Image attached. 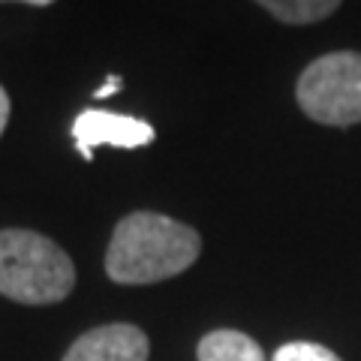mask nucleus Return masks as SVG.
I'll return each mask as SVG.
<instances>
[{
  "label": "nucleus",
  "mask_w": 361,
  "mask_h": 361,
  "mask_svg": "<svg viewBox=\"0 0 361 361\" xmlns=\"http://www.w3.org/2000/svg\"><path fill=\"white\" fill-rule=\"evenodd\" d=\"M256 4L283 25H316L334 16L343 0H256Z\"/></svg>",
  "instance_id": "7"
},
{
  "label": "nucleus",
  "mask_w": 361,
  "mask_h": 361,
  "mask_svg": "<svg viewBox=\"0 0 361 361\" xmlns=\"http://www.w3.org/2000/svg\"><path fill=\"white\" fill-rule=\"evenodd\" d=\"M121 85H123V78H121V75H109L106 82H103V87H99L94 97H97V99H106V97H111V94H118Z\"/></svg>",
  "instance_id": "9"
},
{
  "label": "nucleus",
  "mask_w": 361,
  "mask_h": 361,
  "mask_svg": "<svg viewBox=\"0 0 361 361\" xmlns=\"http://www.w3.org/2000/svg\"><path fill=\"white\" fill-rule=\"evenodd\" d=\"M18 4H27V6H51L54 0H18Z\"/></svg>",
  "instance_id": "11"
},
{
  "label": "nucleus",
  "mask_w": 361,
  "mask_h": 361,
  "mask_svg": "<svg viewBox=\"0 0 361 361\" xmlns=\"http://www.w3.org/2000/svg\"><path fill=\"white\" fill-rule=\"evenodd\" d=\"M199 361H265V353L253 337L235 329L211 331L199 341Z\"/></svg>",
  "instance_id": "6"
},
{
  "label": "nucleus",
  "mask_w": 361,
  "mask_h": 361,
  "mask_svg": "<svg viewBox=\"0 0 361 361\" xmlns=\"http://www.w3.org/2000/svg\"><path fill=\"white\" fill-rule=\"evenodd\" d=\"M75 286V265L51 238L0 229V295L18 304H58Z\"/></svg>",
  "instance_id": "2"
},
{
  "label": "nucleus",
  "mask_w": 361,
  "mask_h": 361,
  "mask_svg": "<svg viewBox=\"0 0 361 361\" xmlns=\"http://www.w3.org/2000/svg\"><path fill=\"white\" fill-rule=\"evenodd\" d=\"M202 253L193 226L157 211H133L111 232L106 274L121 286H148L184 274Z\"/></svg>",
  "instance_id": "1"
},
{
  "label": "nucleus",
  "mask_w": 361,
  "mask_h": 361,
  "mask_svg": "<svg viewBox=\"0 0 361 361\" xmlns=\"http://www.w3.org/2000/svg\"><path fill=\"white\" fill-rule=\"evenodd\" d=\"M9 94L4 90V85H0V135H4V130H6V123H9Z\"/></svg>",
  "instance_id": "10"
},
{
  "label": "nucleus",
  "mask_w": 361,
  "mask_h": 361,
  "mask_svg": "<svg viewBox=\"0 0 361 361\" xmlns=\"http://www.w3.org/2000/svg\"><path fill=\"white\" fill-rule=\"evenodd\" d=\"M151 341L130 322H111L85 331L66 349L63 361H148Z\"/></svg>",
  "instance_id": "5"
},
{
  "label": "nucleus",
  "mask_w": 361,
  "mask_h": 361,
  "mask_svg": "<svg viewBox=\"0 0 361 361\" xmlns=\"http://www.w3.org/2000/svg\"><path fill=\"white\" fill-rule=\"evenodd\" d=\"M73 142L82 160H94V151L99 145H111V148L135 151L145 148L157 139V133L148 121L121 115V111H103V109H82L73 118Z\"/></svg>",
  "instance_id": "4"
},
{
  "label": "nucleus",
  "mask_w": 361,
  "mask_h": 361,
  "mask_svg": "<svg viewBox=\"0 0 361 361\" xmlns=\"http://www.w3.org/2000/svg\"><path fill=\"white\" fill-rule=\"evenodd\" d=\"M271 361H341V358H337L329 346L307 343V341H295V343L280 346Z\"/></svg>",
  "instance_id": "8"
},
{
  "label": "nucleus",
  "mask_w": 361,
  "mask_h": 361,
  "mask_svg": "<svg viewBox=\"0 0 361 361\" xmlns=\"http://www.w3.org/2000/svg\"><path fill=\"white\" fill-rule=\"evenodd\" d=\"M301 111L325 127L361 123V51H331L304 66L295 85Z\"/></svg>",
  "instance_id": "3"
}]
</instances>
